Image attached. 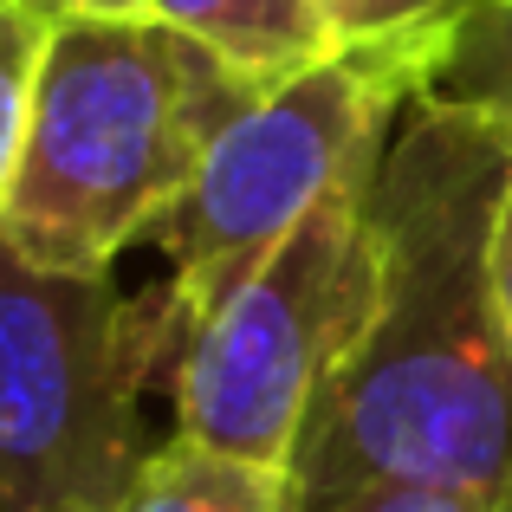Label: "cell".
<instances>
[{"label":"cell","mask_w":512,"mask_h":512,"mask_svg":"<svg viewBox=\"0 0 512 512\" xmlns=\"http://www.w3.org/2000/svg\"><path fill=\"white\" fill-rule=\"evenodd\" d=\"M150 13L208 39L221 59L247 65L266 85L338 52V33H331L318 0H150Z\"/></svg>","instance_id":"cell-6"},{"label":"cell","mask_w":512,"mask_h":512,"mask_svg":"<svg viewBox=\"0 0 512 512\" xmlns=\"http://www.w3.org/2000/svg\"><path fill=\"white\" fill-rule=\"evenodd\" d=\"M111 512H299V493H292V474H279V467L169 435L163 448L143 454L137 480Z\"/></svg>","instance_id":"cell-7"},{"label":"cell","mask_w":512,"mask_h":512,"mask_svg":"<svg viewBox=\"0 0 512 512\" xmlns=\"http://www.w3.org/2000/svg\"><path fill=\"white\" fill-rule=\"evenodd\" d=\"M493 286H500V318H506V338H512V182L500 201V227H493Z\"/></svg>","instance_id":"cell-12"},{"label":"cell","mask_w":512,"mask_h":512,"mask_svg":"<svg viewBox=\"0 0 512 512\" xmlns=\"http://www.w3.org/2000/svg\"><path fill=\"white\" fill-rule=\"evenodd\" d=\"M338 33V46L389 52V59H422L428 72L441 65L448 26L461 20L467 0H318Z\"/></svg>","instance_id":"cell-10"},{"label":"cell","mask_w":512,"mask_h":512,"mask_svg":"<svg viewBox=\"0 0 512 512\" xmlns=\"http://www.w3.org/2000/svg\"><path fill=\"white\" fill-rule=\"evenodd\" d=\"M299 512H500V506L448 487H415V480H370V487H344L325 500H299Z\"/></svg>","instance_id":"cell-11"},{"label":"cell","mask_w":512,"mask_h":512,"mask_svg":"<svg viewBox=\"0 0 512 512\" xmlns=\"http://www.w3.org/2000/svg\"><path fill=\"white\" fill-rule=\"evenodd\" d=\"M52 26H59V13L46 0H0V201H7L20 150H26V124H33Z\"/></svg>","instance_id":"cell-9"},{"label":"cell","mask_w":512,"mask_h":512,"mask_svg":"<svg viewBox=\"0 0 512 512\" xmlns=\"http://www.w3.org/2000/svg\"><path fill=\"white\" fill-rule=\"evenodd\" d=\"M169 292L39 266L0 227V512H111L137 480L143 389L182 357Z\"/></svg>","instance_id":"cell-3"},{"label":"cell","mask_w":512,"mask_h":512,"mask_svg":"<svg viewBox=\"0 0 512 512\" xmlns=\"http://www.w3.org/2000/svg\"><path fill=\"white\" fill-rule=\"evenodd\" d=\"M266 91V78L156 13H59L0 201L7 240L39 266L111 273Z\"/></svg>","instance_id":"cell-2"},{"label":"cell","mask_w":512,"mask_h":512,"mask_svg":"<svg viewBox=\"0 0 512 512\" xmlns=\"http://www.w3.org/2000/svg\"><path fill=\"white\" fill-rule=\"evenodd\" d=\"M435 85L422 59L338 46L318 65L279 78L253 111L227 124L201 175L150 227L169 253V305L182 331L266 260L344 175L383 163V130L402 104Z\"/></svg>","instance_id":"cell-5"},{"label":"cell","mask_w":512,"mask_h":512,"mask_svg":"<svg viewBox=\"0 0 512 512\" xmlns=\"http://www.w3.org/2000/svg\"><path fill=\"white\" fill-rule=\"evenodd\" d=\"M435 98L474 104L512 130V0H467L435 65Z\"/></svg>","instance_id":"cell-8"},{"label":"cell","mask_w":512,"mask_h":512,"mask_svg":"<svg viewBox=\"0 0 512 512\" xmlns=\"http://www.w3.org/2000/svg\"><path fill=\"white\" fill-rule=\"evenodd\" d=\"M52 13H150V0H46Z\"/></svg>","instance_id":"cell-13"},{"label":"cell","mask_w":512,"mask_h":512,"mask_svg":"<svg viewBox=\"0 0 512 512\" xmlns=\"http://www.w3.org/2000/svg\"><path fill=\"white\" fill-rule=\"evenodd\" d=\"M506 182L512 130L422 91L370 182L383 299L299 435V500L415 480L512 512V338L493 286Z\"/></svg>","instance_id":"cell-1"},{"label":"cell","mask_w":512,"mask_h":512,"mask_svg":"<svg viewBox=\"0 0 512 512\" xmlns=\"http://www.w3.org/2000/svg\"><path fill=\"white\" fill-rule=\"evenodd\" d=\"M370 182L376 169L344 175L188 325L175 357V435L292 474L318 396L363 344L383 299Z\"/></svg>","instance_id":"cell-4"}]
</instances>
